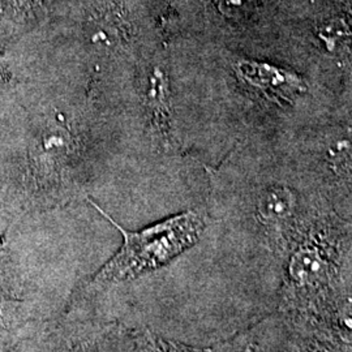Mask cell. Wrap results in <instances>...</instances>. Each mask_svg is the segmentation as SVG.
Returning <instances> with one entry per match:
<instances>
[{"label": "cell", "mask_w": 352, "mask_h": 352, "mask_svg": "<svg viewBox=\"0 0 352 352\" xmlns=\"http://www.w3.org/2000/svg\"><path fill=\"white\" fill-rule=\"evenodd\" d=\"M90 204L120 231L123 244L96 274L78 285L64 311L72 315L88 317L110 291L168 264L192 247L204 230L201 215L187 212L141 231H126L96 202Z\"/></svg>", "instance_id": "6da1fadb"}, {"label": "cell", "mask_w": 352, "mask_h": 352, "mask_svg": "<svg viewBox=\"0 0 352 352\" xmlns=\"http://www.w3.org/2000/svg\"><path fill=\"white\" fill-rule=\"evenodd\" d=\"M71 295L32 254L0 244V349L13 352L39 327L64 314Z\"/></svg>", "instance_id": "7a4b0ae2"}, {"label": "cell", "mask_w": 352, "mask_h": 352, "mask_svg": "<svg viewBox=\"0 0 352 352\" xmlns=\"http://www.w3.org/2000/svg\"><path fill=\"white\" fill-rule=\"evenodd\" d=\"M13 352H139V346L115 321L64 312L19 343Z\"/></svg>", "instance_id": "3957f363"}, {"label": "cell", "mask_w": 352, "mask_h": 352, "mask_svg": "<svg viewBox=\"0 0 352 352\" xmlns=\"http://www.w3.org/2000/svg\"><path fill=\"white\" fill-rule=\"evenodd\" d=\"M337 270L325 252L315 247L295 252L289 265L287 289L291 302L314 305L330 287Z\"/></svg>", "instance_id": "277c9868"}, {"label": "cell", "mask_w": 352, "mask_h": 352, "mask_svg": "<svg viewBox=\"0 0 352 352\" xmlns=\"http://www.w3.org/2000/svg\"><path fill=\"white\" fill-rule=\"evenodd\" d=\"M236 71L247 82L263 89L266 93L274 94L278 98L289 100V97L304 90V85L298 76L267 64L241 62L238 64Z\"/></svg>", "instance_id": "5b68a950"}, {"label": "cell", "mask_w": 352, "mask_h": 352, "mask_svg": "<svg viewBox=\"0 0 352 352\" xmlns=\"http://www.w3.org/2000/svg\"><path fill=\"white\" fill-rule=\"evenodd\" d=\"M295 209V196L285 187H272L265 190L258 200L257 210L263 221L280 222L289 218Z\"/></svg>", "instance_id": "8992f818"}, {"label": "cell", "mask_w": 352, "mask_h": 352, "mask_svg": "<svg viewBox=\"0 0 352 352\" xmlns=\"http://www.w3.org/2000/svg\"><path fill=\"white\" fill-rule=\"evenodd\" d=\"M256 0H219V10L228 17H241L251 12Z\"/></svg>", "instance_id": "52a82bcc"}, {"label": "cell", "mask_w": 352, "mask_h": 352, "mask_svg": "<svg viewBox=\"0 0 352 352\" xmlns=\"http://www.w3.org/2000/svg\"><path fill=\"white\" fill-rule=\"evenodd\" d=\"M154 350L157 352H188L183 351V350H180V349H173V347H170V346H167V344H164V343L155 344Z\"/></svg>", "instance_id": "ba28073f"}, {"label": "cell", "mask_w": 352, "mask_h": 352, "mask_svg": "<svg viewBox=\"0 0 352 352\" xmlns=\"http://www.w3.org/2000/svg\"><path fill=\"white\" fill-rule=\"evenodd\" d=\"M0 352H8V351H4V350H1V349H0Z\"/></svg>", "instance_id": "9c48e42d"}]
</instances>
